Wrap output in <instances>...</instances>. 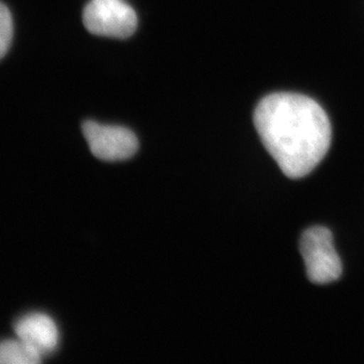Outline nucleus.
Instances as JSON below:
<instances>
[{"mask_svg": "<svg viewBox=\"0 0 364 364\" xmlns=\"http://www.w3.org/2000/svg\"><path fill=\"white\" fill-rule=\"evenodd\" d=\"M82 132L91 153L105 161L129 159L139 148L135 134L124 127L87 121L83 124Z\"/></svg>", "mask_w": 364, "mask_h": 364, "instance_id": "obj_4", "label": "nucleus"}, {"mask_svg": "<svg viewBox=\"0 0 364 364\" xmlns=\"http://www.w3.org/2000/svg\"><path fill=\"white\" fill-rule=\"evenodd\" d=\"M254 124L265 149L289 178L311 173L331 145V124L324 109L298 93L263 98L254 112Z\"/></svg>", "mask_w": 364, "mask_h": 364, "instance_id": "obj_1", "label": "nucleus"}, {"mask_svg": "<svg viewBox=\"0 0 364 364\" xmlns=\"http://www.w3.org/2000/svg\"><path fill=\"white\" fill-rule=\"evenodd\" d=\"M306 277L315 284L336 282L342 274V263L333 243L331 232L313 227L301 235L299 242Z\"/></svg>", "mask_w": 364, "mask_h": 364, "instance_id": "obj_2", "label": "nucleus"}, {"mask_svg": "<svg viewBox=\"0 0 364 364\" xmlns=\"http://www.w3.org/2000/svg\"><path fill=\"white\" fill-rule=\"evenodd\" d=\"M18 338L39 351L43 356L51 353L59 343V330L51 317L42 313L23 316L14 325Z\"/></svg>", "mask_w": 364, "mask_h": 364, "instance_id": "obj_5", "label": "nucleus"}, {"mask_svg": "<svg viewBox=\"0 0 364 364\" xmlns=\"http://www.w3.org/2000/svg\"><path fill=\"white\" fill-rule=\"evenodd\" d=\"M14 25L11 9L0 1V60L4 58L13 44Z\"/></svg>", "mask_w": 364, "mask_h": 364, "instance_id": "obj_7", "label": "nucleus"}, {"mask_svg": "<svg viewBox=\"0 0 364 364\" xmlns=\"http://www.w3.org/2000/svg\"><path fill=\"white\" fill-rule=\"evenodd\" d=\"M42 358L39 351L20 338L0 342V364H37Z\"/></svg>", "mask_w": 364, "mask_h": 364, "instance_id": "obj_6", "label": "nucleus"}, {"mask_svg": "<svg viewBox=\"0 0 364 364\" xmlns=\"http://www.w3.org/2000/svg\"><path fill=\"white\" fill-rule=\"evenodd\" d=\"M83 23L93 35L126 39L135 33L138 18L124 0H91L83 11Z\"/></svg>", "mask_w": 364, "mask_h": 364, "instance_id": "obj_3", "label": "nucleus"}]
</instances>
